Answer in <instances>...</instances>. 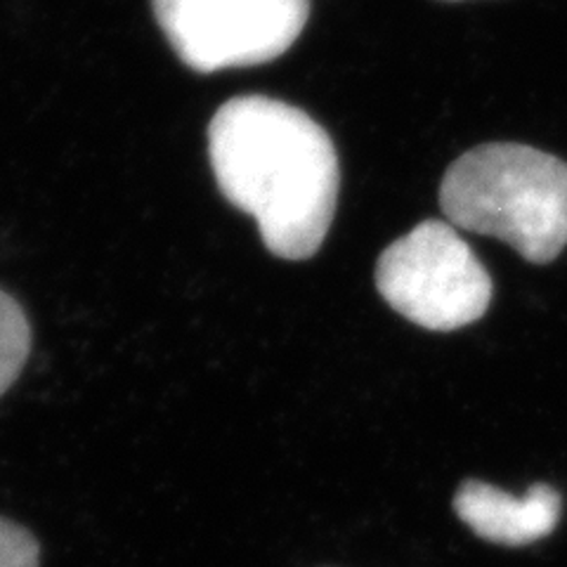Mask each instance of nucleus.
Segmentation results:
<instances>
[{"mask_svg":"<svg viewBox=\"0 0 567 567\" xmlns=\"http://www.w3.org/2000/svg\"><path fill=\"white\" fill-rule=\"evenodd\" d=\"M41 546L31 532L0 516V567H39Z\"/></svg>","mask_w":567,"mask_h":567,"instance_id":"0eeeda50","label":"nucleus"},{"mask_svg":"<svg viewBox=\"0 0 567 567\" xmlns=\"http://www.w3.org/2000/svg\"><path fill=\"white\" fill-rule=\"evenodd\" d=\"M445 3H458V0H445Z\"/></svg>","mask_w":567,"mask_h":567,"instance_id":"6e6552de","label":"nucleus"},{"mask_svg":"<svg viewBox=\"0 0 567 567\" xmlns=\"http://www.w3.org/2000/svg\"><path fill=\"white\" fill-rule=\"evenodd\" d=\"M440 206L454 227L551 262L567 246V164L516 142L481 145L442 177Z\"/></svg>","mask_w":567,"mask_h":567,"instance_id":"f03ea898","label":"nucleus"},{"mask_svg":"<svg viewBox=\"0 0 567 567\" xmlns=\"http://www.w3.org/2000/svg\"><path fill=\"white\" fill-rule=\"evenodd\" d=\"M152 8L177 58L199 74L281 58L310 17V0H152Z\"/></svg>","mask_w":567,"mask_h":567,"instance_id":"20e7f679","label":"nucleus"},{"mask_svg":"<svg viewBox=\"0 0 567 567\" xmlns=\"http://www.w3.org/2000/svg\"><path fill=\"white\" fill-rule=\"evenodd\" d=\"M31 352V327L17 300L0 289V398L22 374Z\"/></svg>","mask_w":567,"mask_h":567,"instance_id":"423d86ee","label":"nucleus"},{"mask_svg":"<svg viewBox=\"0 0 567 567\" xmlns=\"http://www.w3.org/2000/svg\"><path fill=\"white\" fill-rule=\"evenodd\" d=\"M563 499L548 485H535L520 499L481 481H468L454 496L456 516L477 537L502 546H527L554 532Z\"/></svg>","mask_w":567,"mask_h":567,"instance_id":"39448f33","label":"nucleus"},{"mask_svg":"<svg viewBox=\"0 0 567 567\" xmlns=\"http://www.w3.org/2000/svg\"><path fill=\"white\" fill-rule=\"evenodd\" d=\"M388 306L431 331H454L492 303V277L452 223L425 220L390 244L377 265Z\"/></svg>","mask_w":567,"mask_h":567,"instance_id":"7ed1b4c3","label":"nucleus"},{"mask_svg":"<svg viewBox=\"0 0 567 567\" xmlns=\"http://www.w3.org/2000/svg\"><path fill=\"white\" fill-rule=\"evenodd\" d=\"M208 156L223 197L251 213L270 254L308 260L319 251L339 204L341 168L312 116L272 97H235L210 121Z\"/></svg>","mask_w":567,"mask_h":567,"instance_id":"f257e3e1","label":"nucleus"}]
</instances>
